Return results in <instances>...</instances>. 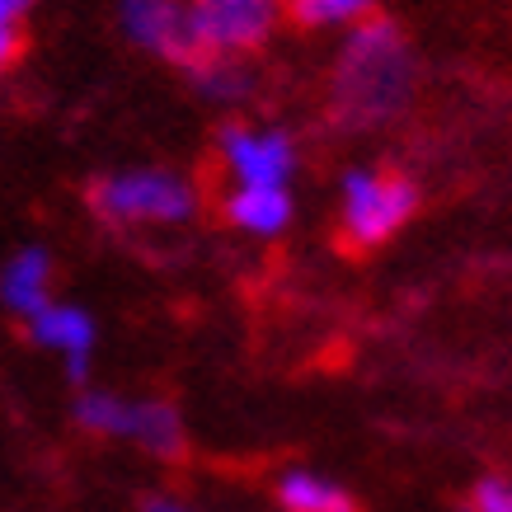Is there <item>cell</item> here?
<instances>
[{"label":"cell","mask_w":512,"mask_h":512,"mask_svg":"<svg viewBox=\"0 0 512 512\" xmlns=\"http://www.w3.org/2000/svg\"><path fill=\"white\" fill-rule=\"evenodd\" d=\"M221 160L231 165L240 188H287V174L296 170V146L278 127H221Z\"/></svg>","instance_id":"obj_5"},{"label":"cell","mask_w":512,"mask_h":512,"mask_svg":"<svg viewBox=\"0 0 512 512\" xmlns=\"http://www.w3.org/2000/svg\"><path fill=\"white\" fill-rule=\"evenodd\" d=\"M470 512H512V484L508 480H480L470 494Z\"/></svg>","instance_id":"obj_15"},{"label":"cell","mask_w":512,"mask_h":512,"mask_svg":"<svg viewBox=\"0 0 512 512\" xmlns=\"http://www.w3.org/2000/svg\"><path fill=\"white\" fill-rule=\"evenodd\" d=\"M29 334L43 348H57L66 353V376L85 386V376H90V353H94V320L80 306H57V301H47L43 311L29 320Z\"/></svg>","instance_id":"obj_7"},{"label":"cell","mask_w":512,"mask_h":512,"mask_svg":"<svg viewBox=\"0 0 512 512\" xmlns=\"http://www.w3.org/2000/svg\"><path fill=\"white\" fill-rule=\"evenodd\" d=\"M47 282H52V264H47V249H19L15 259L0 273V301L15 315L33 320L47 306Z\"/></svg>","instance_id":"obj_9"},{"label":"cell","mask_w":512,"mask_h":512,"mask_svg":"<svg viewBox=\"0 0 512 512\" xmlns=\"http://www.w3.org/2000/svg\"><path fill=\"white\" fill-rule=\"evenodd\" d=\"M123 29L127 38L165 62L188 66L198 57L193 33H188V10L179 0H123Z\"/></svg>","instance_id":"obj_6"},{"label":"cell","mask_w":512,"mask_h":512,"mask_svg":"<svg viewBox=\"0 0 512 512\" xmlns=\"http://www.w3.org/2000/svg\"><path fill=\"white\" fill-rule=\"evenodd\" d=\"M419 207V188L404 174L348 170L343 179V240L353 249H376L400 231Z\"/></svg>","instance_id":"obj_3"},{"label":"cell","mask_w":512,"mask_h":512,"mask_svg":"<svg viewBox=\"0 0 512 512\" xmlns=\"http://www.w3.org/2000/svg\"><path fill=\"white\" fill-rule=\"evenodd\" d=\"M278 498L287 512H357L348 489H339L325 475H311V470H287L278 480Z\"/></svg>","instance_id":"obj_11"},{"label":"cell","mask_w":512,"mask_h":512,"mask_svg":"<svg viewBox=\"0 0 512 512\" xmlns=\"http://www.w3.org/2000/svg\"><path fill=\"white\" fill-rule=\"evenodd\" d=\"M127 437L146 447L151 456L160 461H179L188 447L184 437V419H179V409L165 400H132V423H127Z\"/></svg>","instance_id":"obj_10"},{"label":"cell","mask_w":512,"mask_h":512,"mask_svg":"<svg viewBox=\"0 0 512 512\" xmlns=\"http://www.w3.org/2000/svg\"><path fill=\"white\" fill-rule=\"evenodd\" d=\"M29 5H33V0H0V29H10V24H15Z\"/></svg>","instance_id":"obj_18"},{"label":"cell","mask_w":512,"mask_h":512,"mask_svg":"<svg viewBox=\"0 0 512 512\" xmlns=\"http://www.w3.org/2000/svg\"><path fill=\"white\" fill-rule=\"evenodd\" d=\"M188 76H193V85H198L207 99H240V94H249V71L235 57H193L188 62Z\"/></svg>","instance_id":"obj_13"},{"label":"cell","mask_w":512,"mask_h":512,"mask_svg":"<svg viewBox=\"0 0 512 512\" xmlns=\"http://www.w3.org/2000/svg\"><path fill=\"white\" fill-rule=\"evenodd\" d=\"M226 221L245 235H282L292 226V193L287 188H235L226 198Z\"/></svg>","instance_id":"obj_8"},{"label":"cell","mask_w":512,"mask_h":512,"mask_svg":"<svg viewBox=\"0 0 512 512\" xmlns=\"http://www.w3.org/2000/svg\"><path fill=\"white\" fill-rule=\"evenodd\" d=\"M141 512H193V508H184L179 498H165V494H151L146 503H141Z\"/></svg>","instance_id":"obj_17"},{"label":"cell","mask_w":512,"mask_h":512,"mask_svg":"<svg viewBox=\"0 0 512 512\" xmlns=\"http://www.w3.org/2000/svg\"><path fill=\"white\" fill-rule=\"evenodd\" d=\"M376 0H287V15L301 29H329V24H362Z\"/></svg>","instance_id":"obj_14"},{"label":"cell","mask_w":512,"mask_h":512,"mask_svg":"<svg viewBox=\"0 0 512 512\" xmlns=\"http://www.w3.org/2000/svg\"><path fill=\"white\" fill-rule=\"evenodd\" d=\"M76 423L85 428V433H99V437H127L132 400L109 395V390H85V395L76 400Z\"/></svg>","instance_id":"obj_12"},{"label":"cell","mask_w":512,"mask_h":512,"mask_svg":"<svg viewBox=\"0 0 512 512\" xmlns=\"http://www.w3.org/2000/svg\"><path fill=\"white\" fill-rule=\"evenodd\" d=\"M184 10L198 57L254 52L278 24V0H188Z\"/></svg>","instance_id":"obj_4"},{"label":"cell","mask_w":512,"mask_h":512,"mask_svg":"<svg viewBox=\"0 0 512 512\" xmlns=\"http://www.w3.org/2000/svg\"><path fill=\"white\" fill-rule=\"evenodd\" d=\"M414 90L409 43L395 19H362L334 62V113L343 127L390 123Z\"/></svg>","instance_id":"obj_1"},{"label":"cell","mask_w":512,"mask_h":512,"mask_svg":"<svg viewBox=\"0 0 512 512\" xmlns=\"http://www.w3.org/2000/svg\"><path fill=\"white\" fill-rule=\"evenodd\" d=\"M90 207L104 221L141 226V221H188L198 193L174 170H123L90 188Z\"/></svg>","instance_id":"obj_2"},{"label":"cell","mask_w":512,"mask_h":512,"mask_svg":"<svg viewBox=\"0 0 512 512\" xmlns=\"http://www.w3.org/2000/svg\"><path fill=\"white\" fill-rule=\"evenodd\" d=\"M19 47H24V43H19L15 29H0V76H5V66L19 57Z\"/></svg>","instance_id":"obj_16"}]
</instances>
